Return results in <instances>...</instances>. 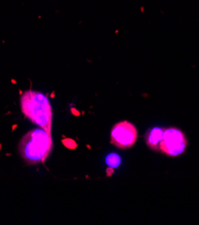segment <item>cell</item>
Returning a JSON list of instances; mask_svg holds the SVG:
<instances>
[{
  "instance_id": "obj_1",
  "label": "cell",
  "mask_w": 199,
  "mask_h": 225,
  "mask_svg": "<svg viewBox=\"0 0 199 225\" xmlns=\"http://www.w3.org/2000/svg\"><path fill=\"white\" fill-rule=\"evenodd\" d=\"M51 149V135L41 127L27 132L18 144L19 154L28 165L43 163Z\"/></svg>"
},
{
  "instance_id": "obj_2",
  "label": "cell",
  "mask_w": 199,
  "mask_h": 225,
  "mask_svg": "<svg viewBox=\"0 0 199 225\" xmlns=\"http://www.w3.org/2000/svg\"><path fill=\"white\" fill-rule=\"evenodd\" d=\"M20 105L27 119L49 133L51 132L52 109L45 94L37 91H26L21 96Z\"/></svg>"
},
{
  "instance_id": "obj_3",
  "label": "cell",
  "mask_w": 199,
  "mask_h": 225,
  "mask_svg": "<svg viewBox=\"0 0 199 225\" xmlns=\"http://www.w3.org/2000/svg\"><path fill=\"white\" fill-rule=\"evenodd\" d=\"M187 145V137L180 129L169 127L163 131V135L159 144V151L170 157H177L184 153Z\"/></svg>"
},
{
  "instance_id": "obj_4",
  "label": "cell",
  "mask_w": 199,
  "mask_h": 225,
  "mask_svg": "<svg viewBox=\"0 0 199 225\" xmlns=\"http://www.w3.org/2000/svg\"><path fill=\"white\" fill-rule=\"evenodd\" d=\"M137 140V130L133 123L124 120L113 126L110 131V143L118 149H128Z\"/></svg>"
},
{
  "instance_id": "obj_5",
  "label": "cell",
  "mask_w": 199,
  "mask_h": 225,
  "mask_svg": "<svg viewBox=\"0 0 199 225\" xmlns=\"http://www.w3.org/2000/svg\"><path fill=\"white\" fill-rule=\"evenodd\" d=\"M164 129L161 127H153V128L149 129L144 135V140L147 144V146L150 149L156 152L159 151V144L163 135Z\"/></svg>"
},
{
  "instance_id": "obj_6",
  "label": "cell",
  "mask_w": 199,
  "mask_h": 225,
  "mask_svg": "<svg viewBox=\"0 0 199 225\" xmlns=\"http://www.w3.org/2000/svg\"><path fill=\"white\" fill-rule=\"evenodd\" d=\"M106 162H107V164L109 167L116 168V167H117L120 164V158L117 154H109L106 158Z\"/></svg>"
}]
</instances>
